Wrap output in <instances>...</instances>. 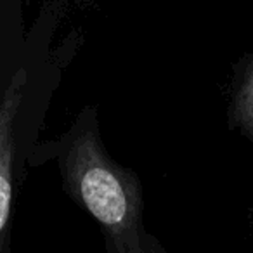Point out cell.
I'll list each match as a JSON object with an SVG mask.
<instances>
[{"label": "cell", "mask_w": 253, "mask_h": 253, "mask_svg": "<svg viewBox=\"0 0 253 253\" xmlns=\"http://www.w3.org/2000/svg\"><path fill=\"white\" fill-rule=\"evenodd\" d=\"M54 160L68 196L101 229L108 253H167L144 227L142 180L104 148L97 106L87 104L63 134L37 142L28 169Z\"/></svg>", "instance_id": "cell-1"}, {"label": "cell", "mask_w": 253, "mask_h": 253, "mask_svg": "<svg viewBox=\"0 0 253 253\" xmlns=\"http://www.w3.org/2000/svg\"><path fill=\"white\" fill-rule=\"evenodd\" d=\"M26 2L28 0H0V101L26 52Z\"/></svg>", "instance_id": "cell-3"}, {"label": "cell", "mask_w": 253, "mask_h": 253, "mask_svg": "<svg viewBox=\"0 0 253 253\" xmlns=\"http://www.w3.org/2000/svg\"><path fill=\"white\" fill-rule=\"evenodd\" d=\"M75 0H47L28 30L26 52L0 101V253L11 252L18 189L63 71L80 49L78 33L54 43Z\"/></svg>", "instance_id": "cell-2"}, {"label": "cell", "mask_w": 253, "mask_h": 253, "mask_svg": "<svg viewBox=\"0 0 253 253\" xmlns=\"http://www.w3.org/2000/svg\"><path fill=\"white\" fill-rule=\"evenodd\" d=\"M227 126L253 149V52L243 54L232 66L227 88Z\"/></svg>", "instance_id": "cell-4"}]
</instances>
